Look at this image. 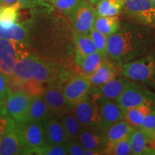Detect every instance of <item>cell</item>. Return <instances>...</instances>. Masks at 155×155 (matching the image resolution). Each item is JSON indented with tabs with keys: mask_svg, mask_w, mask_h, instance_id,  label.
Segmentation results:
<instances>
[{
	"mask_svg": "<svg viewBox=\"0 0 155 155\" xmlns=\"http://www.w3.org/2000/svg\"><path fill=\"white\" fill-rule=\"evenodd\" d=\"M155 50V35L130 28L119 29L108 38L107 55L119 66Z\"/></svg>",
	"mask_w": 155,
	"mask_h": 155,
	"instance_id": "obj_1",
	"label": "cell"
},
{
	"mask_svg": "<svg viewBox=\"0 0 155 155\" xmlns=\"http://www.w3.org/2000/svg\"><path fill=\"white\" fill-rule=\"evenodd\" d=\"M68 76V73L61 65L28 53L17 62L12 76L8 78L17 81L32 80L49 84L54 82L65 83Z\"/></svg>",
	"mask_w": 155,
	"mask_h": 155,
	"instance_id": "obj_2",
	"label": "cell"
},
{
	"mask_svg": "<svg viewBox=\"0 0 155 155\" xmlns=\"http://www.w3.org/2000/svg\"><path fill=\"white\" fill-rule=\"evenodd\" d=\"M101 94L98 88L93 87L88 94L74 106L73 111L82 127L102 129L100 115V99Z\"/></svg>",
	"mask_w": 155,
	"mask_h": 155,
	"instance_id": "obj_3",
	"label": "cell"
},
{
	"mask_svg": "<svg viewBox=\"0 0 155 155\" xmlns=\"http://www.w3.org/2000/svg\"><path fill=\"white\" fill-rule=\"evenodd\" d=\"M123 76L149 85L155 89V50L121 65Z\"/></svg>",
	"mask_w": 155,
	"mask_h": 155,
	"instance_id": "obj_4",
	"label": "cell"
},
{
	"mask_svg": "<svg viewBox=\"0 0 155 155\" xmlns=\"http://www.w3.org/2000/svg\"><path fill=\"white\" fill-rule=\"evenodd\" d=\"M17 124L23 154H35L37 150L47 144L42 122L28 120Z\"/></svg>",
	"mask_w": 155,
	"mask_h": 155,
	"instance_id": "obj_5",
	"label": "cell"
},
{
	"mask_svg": "<svg viewBox=\"0 0 155 155\" xmlns=\"http://www.w3.org/2000/svg\"><path fill=\"white\" fill-rule=\"evenodd\" d=\"M26 54L23 42L0 38V73L7 78L12 76L17 62Z\"/></svg>",
	"mask_w": 155,
	"mask_h": 155,
	"instance_id": "obj_6",
	"label": "cell"
},
{
	"mask_svg": "<svg viewBox=\"0 0 155 155\" xmlns=\"http://www.w3.org/2000/svg\"><path fill=\"white\" fill-rule=\"evenodd\" d=\"M116 102L126 114L131 108L144 104L155 106V94L133 82L122 93Z\"/></svg>",
	"mask_w": 155,
	"mask_h": 155,
	"instance_id": "obj_7",
	"label": "cell"
},
{
	"mask_svg": "<svg viewBox=\"0 0 155 155\" xmlns=\"http://www.w3.org/2000/svg\"><path fill=\"white\" fill-rule=\"evenodd\" d=\"M50 112L61 118L73 110V107L68 102L63 94V83L54 82L48 84L42 95Z\"/></svg>",
	"mask_w": 155,
	"mask_h": 155,
	"instance_id": "obj_8",
	"label": "cell"
},
{
	"mask_svg": "<svg viewBox=\"0 0 155 155\" xmlns=\"http://www.w3.org/2000/svg\"><path fill=\"white\" fill-rule=\"evenodd\" d=\"M123 10L134 20L155 27V6L152 0H124Z\"/></svg>",
	"mask_w": 155,
	"mask_h": 155,
	"instance_id": "obj_9",
	"label": "cell"
},
{
	"mask_svg": "<svg viewBox=\"0 0 155 155\" xmlns=\"http://www.w3.org/2000/svg\"><path fill=\"white\" fill-rule=\"evenodd\" d=\"M89 77L83 73L69 78L63 86V94L73 107L82 101L91 89Z\"/></svg>",
	"mask_w": 155,
	"mask_h": 155,
	"instance_id": "obj_10",
	"label": "cell"
},
{
	"mask_svg": "<svg viewBox=\"0 0 155 155\" xmlns=\"http://www.w3.org/2000/svg\"><path fill=\"white\" fill-rule=\"evenodd\" d=\"M30 96L23 91L9 93L5 101L7 114L15 121L22 123L29 120Z\"/></svg>",
	"mask_w": 155,
	"mask_h": 155,
	"instance_id": "obj_11",
	"label": "cell"
},
{
	"mask_svg": "<svg viewBox=\"0 0 155 155\" xmlns=\"http://www.w3.org/2000/svg\"><path fill=\"white\" fill-rule=\"evenodd\" d=\"M23 154L18 124L9 116L6 129L0 141V155Z\"/></svg>",
	"mask_w": 155,
	"mask_h": 155,
	"instance_id": "obj_12",
	"label": "cell"
},
{
	"mask_svg": "<svg viewBox=\"0 0 155 155\" xmlns=\"http://www.w3.org/2000/svg\"><path fill=\"white\" fill-rule=\"evenodd\" d=\"M97 17L96 9L86 1H83L73 13L71 19L73 21V32L88 34L94 28Z\"/></svg>",
	"mask_w": 155,
	"mask_h": 155,
	"instance_id": "obj_13",
	"label": "cell"
},
{
	"mask_svg": "<svg viewBox=\"0 0 155 155\" xmlns=\"http://www.w3.org/2000/svg\"><path fill=\"white\" fill-rule=\"evenodd\" d=\"M78 141L85 150L101 151L104 154L106 145V131L100 128L82 127Z\"/></svg>",
	"mask_w": 155,
	"mask_h": 155,
	"instance_id": "obj_14",
	"label": "cell"
},
{
	"mask_svg": "<svg viewBox=\"0 0 155 155\" xmlns=\"http://www.w3.org/2000/svg\"><path fill=\"white\" fill-rule=\"evenodd\" d=\"M100 115L102 129L106 131L111 125L124 120L125 114L115 101L108 99L101 96L100 99Z\"/></svg>",
	"mask_w": 155,
	"mask_h": 155,
	"instance_id": "obj_15",
	"label": "cell"
},
{
	"mask_svg": "<svg viewBox=\"0 0 155 155\" xmlns=\"http://www.w3.org/2000/svg\"><path fill=\"white\" fill-rule=\"evenodd\" d=\"M47 144H66L68 139L61 120L51 114L42 121Z\"/></svg>",
	"mask_w": 155,
	"mask_h": 155,
	"instance_id": "obj_16",
	"label": "cell"
},
{
	"mask_svg": "<svg viewBox=\"0 0 155 155\" xmlns=\"http://www.w3.org/2000/svg\"><path fill=\"white\" fill-rule=\"evenodd\" d=\"M118 72L119 71L116 65L106 58L103 61L98 69L89 77L91 86L95 88L101 86L108 81L116 78Z\"/></svg>",
	"mask_w": 155,
	"mask_h": 155,
	"instance_id": "obj_17",
	"label": "cell"
},
{
	"mask_svg": "<svg viewBox=\"0 0 155 155\" xmlns=\"http://www.w3.org/2000/svg\"><path fill=\"white\" fill-rule=\"evenodd\" d=\"M73 36L75 48V62L77 65L83 58L97 51V50L89 33L73 32Z\"/></svg>",
	"mask_w": 155,
	"mask_h": 155,
	"instance_id": "obj_18",
	"label": "cell"
},
{
	"mask_svg": "<svg viewBox=\"0 0 155 155\" xmlns=\"http://www.w3.org/2000/svg\"><path fill=\"white\" fill-rule=\"evenodd\" d=\"M132 81L124 78H114L105 84L98 87L101 94L108 99L116 101L121 94L132 83Z\"/></svg>",
	"mask_w": 155,
	"mask_h": 155,
	"instance_id": "obj_19",
	"label": "cell"
},
{
	"mask_svg": "<svg viewBox=\"0 0 155 155\" xmlns=\"http://www.w3.org/2000/svg\"><path fill=\"white\" fill-rule=\"evenodd\" d=\"M0 38L25 43L28 38V27L18 22L0 24Z\"/></svg>",
	"mask_w": 155,
	"mask_h": 155,
	"instance_id": "obj_20",
	"label": "cell"
},
{
	"mask_svg": "<svg viewBox=\"0 0 155 155\" xmlns=\"http://www.w3.org/2000/svg\"><path fill=\"white\" fill-rule=\"evenodd\" d=\"M134 129L135 128L129 125L124 120L111 125L106 130V145L114 144L124 139L129 138Z\"/></svg>",
	"mask_w": 155,
	"mask_h": 155,
	"instance_id": "obj_21",
	"label": "cell"
},
{
	"mask_svg": "<svg viewBox=\"0 0 155 155\" xmlns=\"http://www.w3.org/2000/svg\"><path fill=\"white\" fill-rule=\"evenodd\" d=\"M154 108L155 106L148 104L136 106L126 112L124 120L132 127L137 129L142 125L147 116Z\"/></svg>",
	"mask_w": 155,
	"mask_h": 155,
	"instance_id": "obj_22",
	"label": "cell"
},
{
	"mask_svg": "<svg viewBox=\"0 0 155 155\" xmlns=\"http://www.w3.org/2000/svg\"><path fill=\"white\" fill-rule=\"evenodd\" d=\"M51 114L42 96L31 97L29 108V120L42 122Z\"/></svg>",
	"mask_w": 155,
	"mask_h": 155,
	"instance_id": "obj_23",
	"label": "cell"
},
{
	"mask_svg": "<svg viewBox=\"0 0 155 155\" xmlns=\"http://www.w3.org/2000/svg\"><path fill=\"white\" fill-rule=\"evenodd\" d=\"M63 124L64 131L66 135L68 141H78V137L82 126L78 121L73 110L70 111L60 118Z\"/></svg>",
	"mask_w": 155,
	"mask_h": 155,
	"instance_id": "obj_24",
	"label": "cell"
},
{
	"mask_svg": "<svg viewBox=\"0 0 155 155\" xmlns=\"http://www.w3.org/2000/svg\"><path fill=\"white\" fill-rule=\"evenodd\" d=\"M94 28L107 37L116 33L120 29V20L116 16H97Z\"/></svg>",
	"mask_w": 155,
	"mask_h": 155,
	"instance_id": "obj_25",
	"label": "cell"
},
{
	"mask_svg": "<svg viewBox=\"0 0 155 155\" xmlns=\"http://www.w3.org/2000/svg\"><path fill=\"white\" fill-rule=\"evenodd\" d=\"M124 0H99L97 2V16H116L123 10Z\"/></svg>",
	"mask_w": 155,
	"mask_h": 155,
	"instance_id": "obj_26",
	"label": "cell"
},
{
	"mask_svg": "<svg viewBox=\"0 0 155 155\" xmlns=\"http://www.w3.org/2000/svg\"><path fill=\"white\" fill-rule=\"evenodd\" d=\"M104 59H106V58L99 52L96 51L83 58L77 65L80 68L81 73L90 77L98 69Z\"/></svg>",
	"mask_w": 155,
	"mask_h": 155,
	"instance_id": "obj_27",
	"label": "cell"
},
{
	"mask_svg": "<svg viewBox=\"0 0 155 155\" xmlns=\"http://www.w3.org/2000/svg\"><path fill=\"white\" fill-rule=\"evenodd\" d=\"M150 139L139 128L135 129L129 137L131 153L134 155L144 154Z\"/></svg>",
	"mask_w": 155,
	"mask_h": 155,
	"instance_id": "obj_28",
	"label": "cell"
},
{
	"mask_svg": "<svg viewBox=\"0 0 155 155\" xmlns=\"http://www.w3.org/2000/svg\"><path fill=\"white\" fill-rule=\"evenodd\" d=\"M22 8L19 1L12 5L0 6V24H12L18 21L19 11Z\"/></svg>",
	"mask_w": 155,
	"mask_h": 155,
	"instance_id": "obj_29",
	"label": "cell"
},
{
	"mask_svg": "<svg viewBox=\"0 0 155 155\" xmlns=\"http://www.w3.org/2000/svg\"><path fill=\"white\" fill-rule=\"evenodd\" d=\"M104 154L129 155L132 154L129 138H127L114 144L106 145L104 150Z\"/></svg>",
	"mask_w": 155,
	"mask_h": 155,
	"instance_id": "obj_30",
	"label": "cell"
},
{
	"mask_svg": "<svg viewBox=\"0 0 155 155\" xmlns=\"http://www.w3.org/2000/svg\"><path fill=\"white\" fill-rule=\"evenodd\" d=\"M83 0H51L53 5L64 14L71 17Z\"/></svg>",
	"mask_w": 155,
	"mask_h": 155,
	"instance_id": "obj_31",
	"label": "cell"
},
{
	"mask_svg": "<svg viewBox=\"0 0 155 155\" xmlns=\"http://www.w3.org/2000/svg\"><path fill=\"white\" fill-rule=\"evenodd\" d=\"M89 34L96 45L97 51L99 52L104 58H107V42L108 37L101 33L94 28L91 30Z\"/></svg>",
	"mask_w": 155,
	"mask_h": 155,
	"instance_id": "obj_32",
	"label": "cell"
},
{
	"mask_svg": "<svg viewBox=\"0 0 155 155\" xmlns=\"http://www.w3.org/2000/svg\"><path fill=\"white\" fill-rule=\"evenodd\" d=\"M40 155H65L68 154L65 144H46L35 152Z\"/></svg>",
	"mask_w": 155,
	"mask_h": 155,
	"instance_id": "obj_33",
	"label": "cell"
},
{
	"mask_svg": "<svg viewBox=\"0 0 155 155\" xmlns=\"http://www.w3.org/2000/svg\"><path fill=\"white\" fill-rule=\"evenodd\" d=\"M148 136L151 140L152 135L155 132V108L151 111V112L147 116L144 123L139 127Z\"/></svg>",
	"mask_w": 155,
	"mask_h": 155,
	"instance_id": "obj_34",
	"label": "cell"
},
{
	"mask_svg": "<svg viewBox=\"0 0 155 155\" xmlns=\"http://www.w3.org/2000/svg\"><path fill=\"white\" fill-rule=\"evenodd\" d=\"M5 101H0V141L5 131L7 120L9 116L6 110Z\"/></svg>",
	"mask_w": 155,
	"mask_h": 155,
	"instance_id": "obj_35",
	"label": "cell"
},
{
	"mask_svg": "<svg viewBox=\"0 0 155 155\" xmlns=\"http://www.w3.org/2000/svg\"><path fill=\"white\" fill-rule=\"evenodd\" d=\"M68 154L85 155V150L78 141H68L66 143Z\"/></svg>",
	"mask_w": 155,
	"mask_h": 155,
	"instance_id": "obj_36",
	"label": "cell"
},
{
	"mask_svg": "<svg viewBox=\"0 0 155 155\" xmlns=\"http://www.w3.org/2000/svg\"><path fill=\"white\" fill-rule=\"evenodd\" d=\"M9 94V91L7 78L0 73V101H5Z\"/></svg>",
	"mask_w": 155,
	"mask_h": 155,
	"instance_id": "obj_37",
	"label": "cell"
},
{
	"mask_svg": "<svg viewBox=\"0 0 155 155\" xmlns=\"http://www.w3.org/2000/svg\"><path fill=\"white\" fill-rule=\"evenodd\" d=\"M99 154H103V152L98 150H85V155H99Z\"/></svg>",
	"mask_w": 155,
	"mask_h": 155,
	"instance_id": "obj_38",
	"label": "cell"
},
{
	"mask_svg": "<svg viewBox=\"0 0 155 155\" xmlns=\"http://www.w3.org/2000/svg\"><path fill=\"white\" fill-rule=\"evenodd\" d=\"M19 0H0V5H8L17 2Z\"/></svg>",
	"mask_w": 155,
	"mask_h": 155,
	"instance_id": "obj_39",
	"label": "cell"
},
{
	"mask_svg": "<svg viewBox=\"0 0 155 155\" xmlns=\"http://www.w3.org/2000/svg\"><path fill=\"white\" fill-rule=\"evenodd\" d=\"M84 1H86V2L89 3L90 5H95V4H96L99 0H84Z\"/></svg>",
	"mask_w": 155,
	"mask_h": 155,
	"instance_id": "obj_40",
	"label": "cell"
},
{
	"mask_svg": "<svg viewBox=\"0 0 155 155\" xmlns=\"http://www.w3.org/2000/svg\"><path fill=\"white\" fill-rule=\"evenodd\" d=\"M152 139H155V132L154 133V134H153V135H152ZM152 139H151V140H152Z\"/></svg>",
	"mask_w": 155,
	"mask_h": 155,
	"instance_id": "obj_41",
	"label": "cell"
},
{
	"mask_svg": "<svg viewBox=\"0 0 155 155\" xmlns=\"http://www.w3.org/2000/svg\"><path fill=\"white\" fill-rule=\"evenodd\" d=\"M152 3H153V5H154V6H155V0H152Z\"/></svg>",
	"mask_w": 155,
	"mask_h": 155,
	"instance_id": "obj_42",
	"label": "cell"
}]
</instances>
